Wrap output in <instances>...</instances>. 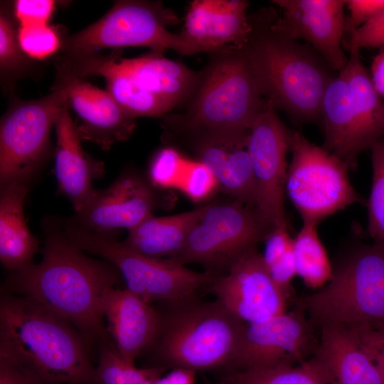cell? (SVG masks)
I'll use <instances>...</instances> for the list:
<instances>
[{
  "label": "cell",
  "mask_w": 384,
  "mask_h": 384,
  "mask_svg": "<svg viewBox=\"0 0 384 384\" xmlns=\"http://www.w3.org/2000/svg\"><path fill=\"white\" fill-rule=\"evenodd\" d=\"M41 260L12 272L4 293L26 297L76 327L86 339L107 341L103 304L119 281L110 262L95 260L73 243L60 219L43 220Z\"/></svg>",
  "instance_id": "6da1fadb"
},
{
  "label": "cell",
  "mask_w": 384,
  "mask_h": 384,
  "mask_svg": "<svg viewBox=\"0 0 384 384\" xmlns=\"http://www.w3.org/2000/svg\"><path fill=\"white\" fill-rule=\"evenodd\" d=\"M0 363L34 384H97L96 368L70 324L26 297L4 292Z\"/></svg>",
  "instance_id": "7a4b0ae2"
},
{
  "label": "cell",
  "mask_w": 384,
  "mask_h": 384,
  "mask_svg": "<svg viewBox=\"0 0 384 384\" xmlns=\"http://www.w3.org/2000/svg\"><path fill=\"white\" fill-rule=\"evenodd\" d=\"M272 7L248 15L250 31L243 43L267 100L297 123L321 122L325 90L337 75L309 44L273 27Z\"/></svg>",
  "instance_id": "3957f363"
},
{
  "label": "cell",
  "mask_w": 384,
  "mask_h": 384,
  "mask_svg": "<svg viewBox=\"0 0 384 384\" xmlns=\"http://www.w3.org/2000/svg\"><path fill=\"white\" fill-rule=\"evenodd\" d=\"M194 93L181 113L166 114L167 135L210 131H250L272 105L265 96L258 75L243 44L208 53Z\"/></svg>",
  "instance_id": "277c9868"
},
{
  "label": "cell",
  "mask_w": 384,
  "mask_h": 384,
  "mask_svg": "<svg viewBox=\"0 0 384 384\" xmlns=\"http://www.w3.org/2000/svg\"><path fill=\"white\" fill-rule=\"evenodd\" d=\"M164 316L157 351L168 366L195 372L228 369L234 359L245 323L218 301L193 299L174 304Z\"/></svg>",
  "instance_id": "5b68a950"
},
{
  "label": "cell",
  "mask_w": 384,
  "mask_h": 384,
  "mask_svg": "<svg viewBox=\"0 0 384 384\" xmlns=\"http://www.w3.org/2000/svg\"><path fill=\"white\" fill-rule=\"evenodd\" d=\"M298 305L319 328L384 327V245L373 242L353 250L329 282Z\"/></svg>",
  "instance_id": "8992f818"
},
{
  "label": "cell",
  "mask_w": 384,
  "mask_h": 384,
  "mask_svg": "<svg viewBox=\"0 0 384 384\" xmlns=\"http://www.w3.org/2000/svg\"><path fill=\"white\" fill-rule=\"evenodd\" d=\"M60 220L73 243L113 265L123 277L126 289L147 303L164 301L174 304L191 299L199 288L216 278L211 272H198L171 259L143 255L116 237L91 232L70 220Z\"/></svg>",
  "instance_id": "52a82bcc"
},
{
  "label": "cell",
  "mask_w": 384,
  "mask_h": 384,
  "mask_svg": "<svg viewBox=\"0 0 384 384\" xmlns=\"http://www.w3.org/2000/svg\"><path fill=\"white\" fill-rule=\"evenodd\" d=\"M178 22L176 14L160 1H117L99 20L63 38L60 52L77 55L103 48L146 46L155 52L164 53L171 49L181 55H190L180 34L166 28Z\"/></svg>",
  "instance_id": "ba28073f"
},
{
  "label": "cell",
  "mask_w": 384,
  "mask_h": 384,
  "mask_svg": "<svg viewBox=\"0 0 384 384\" xmlns=\"http://www.w3.org/2000/svg\"><path fill=\"white\" fill-rule=\"evenodd\" d=\"M285 192L303 224L318 223L347 206L365 203L353 187L348 166L322 146L292 130Z\"/></svg>",
  "instance_id": "9c48e42d"
},
{
  "label": "cell",
  "mask_w": 384,
  "mask_h": 384,
  "mask_svg": "<svg viewBox=\"0 0 384 384\" xmlns=\"http://www.w3.org/2000/svg\"><path fill=\"white\" fill-rule=\"evenodd\" d=\"M69 85L31 100L14 99L0 123V185L31 182L50 152V133L67 106Z\"/></svg>",
  "instance_id": "30bf717a"
},
{
  "label": "cell",
  "mask_w": 384,
  "mask_h": 384,
  "mask_svg": "<svg viewBox=\"0 0 384 384\" xmlns=\"http://www.w3.org/2000/svg\"><path fill=\"white\" fill-rule=\"evenodd\" d=\"M258 209L234 200L206 205L181 252L171 260L227 268L272 229Z\"/></svg>",
  "instance_id": "8fae6325"
},
{
  "label": "cell",
  "mask_w": 384,
  "mask_h": 384,
  "mask_svg": "<svg viewBox=\"0 0 384 384\" xmlns=\"http://www.w3.org/2000/svg\"><path fill=\"white\" fill-rule=\"evenodd\" d=\"M316 327L304 310L296 309L266 320L245 323L229 370L295 366L313 356L319 343Z\"/></svg>",
  "instance_id": "7c38bea8"
},
{
  "label": "cell",
  "mask_w": 384,
  "mask_h": 384,
  "mask_svg": "<svg viewBox=\"0 0 384 384\" xmlns=\"http://www.w3.org/2000/svg\"><path fill=\"white\" fill-rule=\"evenodd\" d=\"M292 132L281 121L276 109L270 106L257 117L248 138L256 206L272 228L289 227L284 193L288 169L286 157L290 150Z\"/></svg>",
  "instance_id": "4fadbf2b"
},
{
  "label": "cell",
  "mask_w": 384,
  "mask_h": 384,
  "mask_svg": "<svg viewBox=\"0 0 384 384\" xmlns=\"http://www.w3.org/2000/svg\"><path fill=\"white\" fill-rule=\"evenodd\" d=\"M210 291L217 301L247 324L287 311L289 298L272 280L256 247L237 257L225 274L216 277Z\"/></svg>",
  "instance_id": "5bb4252c"
},
{
  "label": "cell",
  "mask_w": 384,
  "mask_h": 384,
  "mask_svg": "<svg viewBox=\"0 0 384 384\" xmlns=\"http://www.w3.org/2000/svg\"><path fill=\"white\" fill-rule=\"evenodd\" d=\"M282 11L273 27L287 38L307 42L336 72L348 58L342 48L345 0H273Z\"/></svg>",
  "instance_id": "9a60e30c"
},
{
  "label": "cell",
  "mask_w": 384,
  "mask_h": 384,
  "mask_svg": "<svg viewBox=\"0 0 384 384\" xmlns=\"http://www.w3.org/2000/svg\"><path fill=\"white\" fill-rule=\"evenodd\" d=\"M157 197L148 180L127 171L106 188L96 190L85 208L70 220L91 232L117 237L119 228L129 231L153 215Z\"/></svg>",
  "instance_id": "2e32d148"
},
{
  "label": "cell",
  "mask_w": 384,
  "mask_h": 384,
  "mask_svg": "<svg viewBox=\"0 0 384 384\" xmlns=\"http://www.w3.org/2000/svg\"><path fill=\"white\" fill-rule=\"evenodd\" d=\"M250 132L210 130L177 136L186 140L198 161L212 172L226 193L234 200L257 208L255 181L247 151Z\"/></svg>",
  "instance_id": "e0dca14e"
},
{
  "label": "cell",
  "mask_w": 384,
  "mask_h": 384,
  "mask_svg": "<svg viewBox=\"0 0 384 384\" xmlns=\"http://www.w3.org/2000/svg\"><path fill=\"white\" fill-rule=\"evenodd\" d=\"M55 79L68 82L90 75H100L106 81L107 92L131 118L164 117L174 106L142 87L122 70L115 58V50L104 55L98 52L63 55L55 61Z\"/></svg>",
  "instance_id": "ac0fdd59"
},
{
  "label": "cell",
  "mask_w": 384,
  "mask_h": 384,
  "mask_svg": "<svg viewBox=\"0 0 384 384\" xmlns=\"http://www.w3.org/2000/svg\"><path fill=\"white\" fill-rule=\"evenodd\" d=\"M244 0H196L187 11L180 36L190 55L244 43L250 31Z\"/></svg>",
  "instance_id": "d6986e66"
},
{
  "label": "cell",
  "mask_w": 384,
  "mask_h": 384,
  "mask_svg": "<svg viewBox=\"0 0 384 384\" xmlns=\"http://www.w3.org/2000/svg\"><path fill=\"white\" fill-rule=\"evenodd\" d=\"M65 85L70 86L68 104L79 118L80 123L76 125L81 140L109 151L115 142L129 139L137 127L134 119L123 111L107 90L83 79Z\"/></svg>",
  "instance_id": "ffe728a7"
},
{
  "label": "cell",
  "mask_w": 384,
  "mask_h": 384,
  "mask_svg": "<svg viewBox=\"0 0 384 384\" xmlns=\"http://www.w3.org/2000/svg\"><path fill=\"white\" fill-rule=\"evenodd\" d=\"M54 125L56 131L54 172L58 191L70 201L76 213H79L95 194L92 181L104 174L103 164L82 149L77 125L68 112V105L59 112Z\"/></svg>",
  "instance_id": "44dd1931"
},
{
  "label": "cell",
  "mask_w": 384,
  "mask_h": 384,
  "mask_svg": "<svg viewBox=\"0 0 384 384\" xmlns=\"http://www.w3.org/2000/svg\"><path fill=\"white\" fill-rule=\"evenodd\" d=\"M107 331L122 360L134 364L136 358L156 340L161 316L149 304L128 289L114 288L103 304Z\"/></svg>",
  "instance_id": "7402d4cb"
},
{
  "label": "cell",
  "mask_w": 384,
  "mask_h": 384,
  "mask_svg": "<svg viewBox=\"0 0 384 384\" xmlns=\"http://www.w3.org/2000/svg\"><path fill=\"white\" fill-rule=\"evenodd\" d=\"M319 329L313 356L324 367L329 384H384L378 368L348 327L326 325Z\"/></svg>",
  "instance_id": "603a6c76"
},
{
  "label": "cell",
  "mask_w": 384,
  "mask_h": 384,
  "mask_svg": "<svg viewBox=\"0 0 384 384\" xmlns=\"http://www.w3.org/2000/svg\"><path fill=\"white\" fill-rule=\"evenodd\" d=\"M321 122L324 132L322 146L346 162L350 170L356 169L358 157L365 150L351 89L341 72L325 90L321 105Z\"/></svg>",
  "instance_id": "cb8c5ba5"
},
{
  "label": "cell",
  "mask_w": 384,
  "mask_h": 384,
  "mask_svg": "<svg viewBox=\"0 0 384 384\" xmlns=\"http://www.w3.org/2000/svg\"><path fill=\"white\" fill-rule=\"evenodd\" d=\"M115 58L122 70L174 107L185 106L200 80V71L166 58L163 53L151 50L137 58H124L116 49Z\"/></svg>",
  "instance_id": "d4e9b609"
},
{
  "label": "cell",
  "mask_w": 384,
  "mask_h": 384,
  "mask_svg": "<svg viewBox=\"0 0 384 384\" xmlns=\"http://www.w3.org/2000/svg\"><path fill=\"white\" fill-rule=\"evenodd\" d=\"M31 182L14 181L1 185L0 261L12 272L33 263L39 243L27 225L23 206Z\"/></svg>",
  "instance_id": "484cf974"
},
{
  "label": "cell",
  "mask_w": 384,
  "mask_h": 384,
  "mask_svg": "<svg viewBox=\"0 0 384 384\" xmlns=\"http://www.w3.org/2000/svg\"><path fill=\"white\" fill-rule=\"evenodd\" d=\"M206 206L174 215H150L128 231L123 243L143 255L171 259L181 252Z\"/></svg>",
  "instance_id": "4316f807"
},
{
  "label": "cell",
  "mask_w": 384,
  "mask_h": 384,
  "mask_svg": "<svg viewBox=\"0 0 384 384\" xmlns=\"http://www.w3.org/2000/svg\"><path fill=\"white\" fill-rule=\"evenodd\" d=\"M339 72L346 78L353 97L365 150L384 137V100L375 90L359 52H351Z\"/></svg>",
  "instance_id": "83f0119b"
},
{
  "label": "cell",
  "mask_w": 384,
  "mask_h": 384,
  "mask_svg": "<svg viewBox=\"0 0 384 384\" xmlns=\"http://www.w3.org/2000/svg\"><path fill=\"white\" fill-rule=\"evenodd\" d=\"M220 384H329L327 373L314 356L295 366L229 370Z\"/></svg>",
  "instance_id": "f1b7e54d"
},
{
  "label": "cell",
  "mask_w": 384,
  "mask_h": 384,
  "mask_svg": "<svg viewBox=\"0 0 384 384\" xmlns=\"http://www.w3.org/2000/svg\"><path fill=\"white\" fill-rule=\"evenodd\" d=\"M316 225L303 224L293 238L297 275L313 289H320L331 279L334 270L318 233Z\"/></svg>",
  "instance_id": "f546056e"
},
{
  "label": "cell",
  "mask_w": 384,
  "mask_h": 384,
  "mask_svg": "<svg viewBox=\"0 0 384 384\" xmlns=\"http://www.w3.org/2000/svg\"><path fill=\"white\" fill-rule=\"evenodd\" d=\"M264 252L262 257L265 265L277 286L289 297L291 282L297 275L293 238L287 227L273 228L265 240Z\"/></svg>",
  "instance_id": "4dcf8cb0"
},
{
  "label": "cell",
  "mask_w": 384,
  "mask_h": 384,
  "mask_svg": "<svg viewBox=\"0 0 384 384\" xmlns=\"http://www.w3.org/2000/svg\"><path fill=\"white\" fill-rule=\"evenodd\" d=\"M9 14L1 8L0 14V73L4 90L13 89L16 80L31 68L32 60L22 50L18 31Z\"/></svg>",
  "instance_id": "1f68e13d"
},
{
  "label": "cell",
  "mask_w": 384,
  "mask_h": 384,
  "mask_svg": "<svg viewBox=\"0 0 384 384\" xmlns=\"http://www.w3.org/2000/svg\"><path fill=\"white\" fill-rule=\"evenodd\" d=\"M373 181L368 200L367 232L373 242L384 245V137L370 148Z\"/></svg>",
  "instance_id": "d6a6232c"
},
{
  "label": "cell",
  "mask_w": 384,
  "mask_h": 384,
  "mask_svg": "<svg viewBox=\"0 0 384 384\" xmlns=\"http://www.w3.org/2000/svg\"><path fill=\"white\" fill-rule=\"evenodd\" d=\"M188 163L174 148H161L151 159L148 181L155 189L174 186L183 176Z\"/></svg>",
  "instance_id": "836d02e7"
},
{
  "label": "cell",
  "mask_w": 384,
  "mask_h": 384,
  "mask_svg": "<svg viewBox=\"0 0 384 384\" xmlns=\"http://www.w3.org/2000/svg\"><path fill=\"white\" fill-rule=\"evenodd\" d=\"M18 38L22 50L33 60H43L60 50L63 40L49 24L19 26Z\"/></svg>",
  "instance_id": "e575fe53"
},
{
  "label": "cell",
  "mask_w": 384,
  "mask_h": 384,
  "mask_svg": "<svg viewBox=\"0 0 384 384\" xmlns=\"http://www.w3.org/2000/svg\"><path fill=\"white\" fill-rule=\"evenodd\" d=\"M182 178V190L195 201L208 198L219 186L212 172L198 161L188 163Z\"/></svg>",
  "instance_id": "d590c367"
},
{
  "label": "cell",
  "mask_w": 384,
  "mask_h": 384,
  "mask_svg": "<svg viewBox=\"0 0 384 384\" xmlns=\"http://www.w3.org/2000/svg\"><path fill=\"white\" fill-rule=\"evenodd\" d=\"M96 375L97 384H129L127 363L107 341L101 343Z\"/></svg>",
  "instance_id": "8d00e7d4"
},
{
  "label": "cell",
  "mask_w": 384,
  "mask_h": 384,
  "mask_svg": "<svg viewBox=\"0 0 384 384\" xmlns=\"http://www.w3.org/2000/svg\"><path fill=\"white\" fill-rule=\"evenodd\" d=\"M348 33L344 43L351 52H359L361 48H384V9L373 18Z\"/></svg>",
  "instance_id": "74e56055"
},
{
  "label": "cell",
  "mask_w": 384,
  "mask_h": 384,
  "mask_svg": "<svg viewBox=\"0 0 384 384\" xmlns=\"http://www.w3.org/2000/svg\"><path fill=\"white\" fill-rule=\"evenodd\" d=\"M55 5L51 0H18L14 3V14L19 26L48 24Z\"/></svg>",
  "instance_id": "f35d334b"
},
{
  "label": "cell",
  "mask_w": 384,
  "mask_h": 384,
  "mask_svg": "<svg viewBox=\"0 0 384 384\" xmlns=\"http://www.w3.org/2000/svg\"><path fill=\"white\" fill-rule=\"evenodd\" d=\"M378 368L384 382V327L366 325L347 326Z\"/></svg>",
  "instance_id": "ab89813d"
},
{
  "label": "cell",
  "mask_w": 384,
  "mask_h": 384,
  "mask_svg": "<svg viewBox=\"0 0 384 384\" xmlns=\"http://www.w3.org/2000/svg\"><path fill=\"white\" fill-rule=\"evenodd\" d=\"M349 11L345 32H350L365 24L384 9V0H345Z\"/></svg>",
  "instance_id": "60d3db41"
},
{
  "label": "cell",
  "mask_w": 384,
  "mask_h": 384,
  "mask_svg": "<svg viewBox=\"0 0 384 384\" xmlns=\"http://www.w3.org/2000/svg\"><path fill=\"white\" fill-rule=\"evenodd\" d=\"M165 370L164 366L138 368L134 364L127 363L129 384H155Z\"/></svg>",
  "instance_id": "b9f144b4"
},
{
  "label": "cell",
  "mask_w": 384,
  "mask_h": 384,
  "mask_svg": "<svg viewBox=\"0 0 384 384\" xmlns=\"http://www.w3.org/2000/svg\"><path fill=\"white\" fill-rule=\"evenodd\" d=\"M195 374L193 370L176 368L166 375L160 377L155 384H195Z\"/></svg>",
  "instance_id": "7bdbcfd3"
},
{
  "label": "cell",
  "mask_w": 384,
  "mask_h": 384,
  "mask_svg": "<svg viewBox=\"0 0 384 384\" xmlns=\"http://www.w3.org/2000/svg\"><path fill=\"white\" fill-rule=\"evenodd\" d=\"M370 78L375 90L384 99V48L379 50L372 62Z\"/></svg>",
  "instance_id": "ee69618b"
},
{
  "label": "cell",
  "mask_w": 384,
  "mask_h": 384,
  "mask_svg": "<svg viewBox=\"0 0 384 384\" xmlns=\"http://www.w3.org/2000/svg\"><path fill=\"white\" fill-rule=\"evenodd\" d=\"M0 384H34L19 370L0 363Z\"/></svg>",
  "instance_id": "f6af8a7d"
},
{
  "label": "cell",
  "mask_w": 384,
  "mask_h": 384,
  "mask_svg": "<svg viewBox=\"0 0 384 384\" xmlns=\"http://www.w3.org/2000/svg\"><path fill=\"white\" fill-rule=\"evenodd\" d=\"M220 384V383H219Z\"/></svg>",
  "instance_id": "bcb514c9"
}]
</instances>
